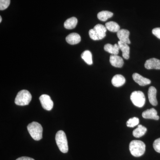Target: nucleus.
Wrapping results in <instances>:
<instances>
[{
  "instance_id": "14",
  "label": "nucleus",
  "mask_w": 160,
  "mask_h": 160,
  "mask_svg": "<svg viewBox=\"0 0 160 160\" xmlns=\"http://www.w3.org/2000/svg\"><path fill=\"white\" fill-rule=\"evenodd\" d=\"M126 82V79L121 74L115 75L112 79V84L115 87H119L122 86Z\"/></svg>"
},
{
  "instance_id": "1",
  "label": "nucleus",
  "mask_w": 160,
  "mask_h": 160,
  "mask_svg": "<svg viewBox=\"0 0 160 160\" xmlns=\"http://www.w3.org/2000/svg\"><path fill=\"white\" fill-rule=\"evenodd\" d=\"M129 151L133 156L139 157L145 153L146 145L142 141L133 140L130 142L129 146Z\"/></svg>"
},
{
  "instance_id": "23",
  "label": "nucleus",
  "mask_w": 160,
  "mask_h": 160,
  "mask_svg": "<svg viewBox=\"0 0 160 160\" xmlns=\"http://www.w3.org/2000/svg\"><path fill=\"white\" fill-rule=\"evenodd\" d=\"M139 123V119L137 118L134 117L129 119L126 122V125L128 127L132 128V127L138 126Z\"/></svg>"
},
{
  "instance_id": "20",
  "label": "nucleus",
  "mask_w": 160,
  "mask_h": 160,
  "mask_svg": "<svg viewBox=\"0 0 160 160\" xmlns=\"http://www.w3.org/2000/svg\"><path fill=\"white\" fill-rule=\"evenodd\" d=\"M113 13L108 11H102L100 12L98 14V18L100 21L105 22L108 19L112 17Z\"/></svg>"
},
{
  "instance_id": "21",
  "label": "nucleus",
  "mask_w": 160,
  "mask_h": 160,
  "mask_svg": "<svg viewBox=\"0 0 160 160\" xmlns=\"http://www.w3.org/2000/svg\"><path fill=\"white\" fill-rule=\"evenodd\" d=\"M106 27L107 29L112 32H117L120 29V27L118 24L112 21L106 23Z\"/></svg>"
},
{
  "instance_id": "11",
  "label": "nucleus",
  "mask_w": 160,
  "mask_h": 160,
  "mask_svg": "<svg viewBox=\"0 0 160 160\" xmlns=\"http://www.w3.org/2000/svg\"><path fill=\"white\" fill-rule=\"evenodd\" d=\"M132 78L138 85L141 86H145L151 83V81L149 79L143 77L138 73H134L132 75Z\"/></svg>"
},
{
  "instance_id": "9",
  "label": "nucleus",
  "mask_w": 160,
  "mask_h": 160,
  "mask_svg": "<svg viewBox=\"0 0 160 160\" xmlns=\"http://www.w3.org/2000/svg\"><path fill=\"white\" fill-rule=\"evenodd\" d=\"M145 67L148 69H160V60L155 58L147 60L145 62Z\"/></svg>"
},
{
  "instance_id": "22",
  "label": "nucleus",
  "mask_w": 160,
  "mask_h": 160,
  "mask_svg": "<svg viewBox=\"0 0 160 160\" xmlns=\"http://www.w3.org/2000/svg\"><path fill=\"white\" fill-rule=\"evenodd\" d=\"M81 57L88 65H91L92 64V55L91 52L89 50H86L83 52L81 55Z\"/></svg>"
},
{
  "instance_id": "5",
  "label": "nucleus",
  "mask_w": 160,
  "mask_h": 160,
  "mask_svg": "<svg viewBox=\"0 0 160 160\" xmlns=\"http://www.w3.org/2000/svg\"><path fill=\"white\" fill-rule=\"evenodd\" d=\"M32 96L29 92L27 90H22L18 92L15 103L18 106H26L29 105Z\"/></svg>"
},
{
  "instance_id": "16",
  "label": "nucleus",
  "mask_w": 160,
  "mask_h": 160,
  "mask_svg": "<svg viewBox=\"0 0 160 160\" xmlns=\"http://www.w3.org/2000/svg\"><path fill=\"white\" fill-rule=\"evenodd\" d=\"M118 44L119 46L120 49L122 52L123 57L125 59H129V51H130V48L128 46V44L126 43L122 42L119 41L118 42Z\"/></svg>"
},
{
  "instance_id": "17",
  "label": "nucleus",
  "mask_w": 160,
  "mask_h": 160,
  "mask_svg": "<svg viewBox=\"0 0 160 160\" xmlns=\"http://www.w3.org/2000/svg\"><path fill=\"white\" fill-rule=\"evenodd\" d=\"M104 50L112 55L118 54L120 47L118 44H115L114 45L107 44L104 46Z\"/></svg>"
},
{
  "instance_id": "25",
  "label": "nucleus",
  "mask_w": 160,
  "mask_h": 160,
  "mask_svg": "<svg viewBox=\"0 0 160 160\" xmlns=\"http://www.w3.org/2000/svg\"><path fill=\"white\" fill-rule=\"evenodd\" d=\"M153 147L157 152L160 153V138L155 140L153 143Z\"/></svg>"
},
{
  "instance_id": "15",
  "label": "nucleus",
  "mask_w": 160,
  "mask_h": 160,
  "mask_svg": "<svg viewBox=\"0 0 160 160\" xmlns=\"http://www.w3.org/2000/svg\"><path fill=\"white\" fill-rule=\"evenodd\" d=\"M66 41L70 45H76L81 42V36L77 33H72L67 36Z\"/></svg>"
},
{
  "instance_id": "13",
  "label": "nucleus",
  "mask_w": 160,
  "mask_h": 160,
  "mask_svg": "<svg viewBox=\"0 0 160 160\" xmlns=\"http://www.w3.org/2000/svg\"><path fill=\"white\" fill-rule=\"evenodd\" d=\"M109 62L112 66L117 68H121L124 65L123 59L117 55H112L110 56Z\"/></svg>"
},
{
  "instance_id": "4",
  "label": "nucleus",
  "mask_w": 160,
  "mask_h": 160,
  "mask_svg": "<svg viewBox=\"0 0 160 160\" xmlns=\"http://www.w3.org/2000/svg\"><path fill=\"white\" fill-rule=\"evenodd\" d=\"M55 140L57 145L60 151L63 153L68 152L69 147L65 132L62 130L58 131L56 135Z\"/></svg>"
},
{
  "instance_id": "18",
  "label": "nucleus",
  "mask_w": 160,
  "mask_h": 160,
  "mask_svg": "<svg viewBox=\"0 0 160 160\" xmlns=\"http://www.w3.org/2000/svg\"><path fill=\"white\" fill-rule=\"evenodd\" d=\"M77 24V18L75 17H72L66 20L64 23V27L66 29H73L75 28Z\"/></svg>"
},
{
  "instance_id": "12",
  "label": "nucleus",
  "mask_w": 160,
  "mask_h": 160,
  "mask_svg": "<svg viewBox=\"0 0 160 160\" xmlns=\"http://www.w3.org/2000/svg\"><path fill=\"white\" fill-rule=\"evenodd\" d=\"M148 98L149 102L153 106H156L158 105V101L157 99V89L153 86L149 87L148 92Z\"/></svg>"
},
{
  "instance_id": "7",
  "label": "nucleus",
  "mask_w": 160,
  "mask_h": 160,
  "mask_svg": "<svg viewBox=\"0 0 160 160\" xmlns=\"http://www.w3.org/2000/svg\"><path fill=\"white\" fill-rule=\"evenodd\" d=\"M39 100L43 108L46 110L49 111L53 108V102L48 95H42L40 96Z\"/></svg>"
},
{
  "instance_id": "27",
  "label": "nucleus",
  "mask_w": 160,
  "mask_h": 160,
  "mask_svg": "<svg viewBox=\"0 0 160 160\" xmlns=\"http://www.w3.org/2000/svg\"><path fill=\"white\" fill-rule=\"evenodd\" d=\"M16 160H35L32 158L27 157H22L18 158Z\"/></svg>"
},
{
  "instance_id": "24",
  "label": "nucleus",
  "mask_w": 160,
  "mask_h": 160,
  "mask_svg": "<svg viewBox=\"0 0 160 160\" xmlns=\"http://www.w3.org/2000/svg\"><path fill=\"white\" fill-rule=\"evenodd\" d=\"M10 0H0V10L7 9L10 5Z\"/></svg>"
},
{
  "instance_id": "10",
  "label": "nucleus",
  "mask_w": 160,
  "mask_h": 160,
  "mask_svg": "<svg viewBox=\"0 0 160 160\" xmlns=\"http://www.w3.org/2000/svg\"><path fill=\"white\" fill-rule=\"evenodd\" d=\"M142 116L145 119H150L155 120L159 119V116L158 115L157 110L154 108L147 109L143 112Z\"/></svg>"
},
{
  "instance_id": "3",
  "label": "nucleus",
  "mask_w": 160,
  "mask_h": 160,
  "mask_svg": "<svg viewBox=\"0 0 160 160\" xmlns=\"http://www.w3.org/2000/svg\"><path fill=\"white\" fill-rule=\"evenodd\" d=\"M106 26L101 24H97L93 29L89 30V37L94 41L102 40L106 36Z\"/></svg>"
},
{
  "instance_id": "26",
  "label": "nucleus",
  "mask_w": 160,
  "mask_h": 160,
  "mask_svg": "<svg viewBox=\"0 0 160 160\" xmlns=\"http://www.w3.org/2000/svg\"><path fill=\"white\" fill-rule=\"evenodd\" d=\"M152 33L157 38L160 39V28H156L152 29Z\"/></svg>"
},
{
  "instance_id": "19",
  "label": "nucleus",
  "mask_w": 160,
  "mask_h": 160,
  "mask_svg": "<svg viewBox=\"0 0 160 160\" xmlns=\"http://www.w3.org/2000/svg\"><path fill=\"white\" fill-rule=\"evenodd\" d=\"M147 131V129L142 125L138 126L137 128L135 129L132 132V134L134 137L139 138L143 136Z\"/></svg>"
},
{
  "instance_id": "28",
  "label": "nucleus",
  "mask_w": 160,
  "mask_h": 160,
  "mask_svg": "<svg viewBox=\"0 0 160 160\" xmlns=\"http://www.w3.org/2000/svg\"><path fill=\"white\" fill-rule=\"evenodd\" d=\"M2 17L0 16V22H2Z\"/></svg>"
},
{
  "instance_id": "6",
  "label": "nucleus",
  "mask_w": 160,
  "mask_h": 160,
  "mask_svg": "<svg viewBox=\"0 0 160 160\" xmlns=\"http://www.w3.org/2000/svg\"><path fill=\"white\" fill-rule=\"evenodd\" d=\"M130 100L134 106L139 108L142 107L146 102L145 95L140 91L133 92L130 95Z\"/></svg>"
},
{
  "instance_id": "8",
  "label": "nucleus",
  "mask_w": 160,
  "mask_h": 160,
  "mask_svg": "<svg viewBox=\"0 0 160 160\" xmlns=\"http://www.w3.org/2000/svg\"><path fill=\"white\" fill-rule=\"evenodd\" d=\"M129 34L130 32L127 29H120L117 32V36L119 41L127 44H130L131 43L129 39Z\"/></svg>"
},
{
  "instance_id": "2",
  "label": "nucleus",
  "mask_w": 160,
  "mask_h": 160,
  "mask_svg": "<svg viewBox=\"0 0 160 160\" xmlns=\"http://www.w3.org/2000/svg\"><path fill=\"white\" fill-rule=\"evenodd\" d=\"M27 129L31 137L36 141H39L42 138L43 128L39 123L33 122L27 126Z\"/></svg>"
}]
</instances>
